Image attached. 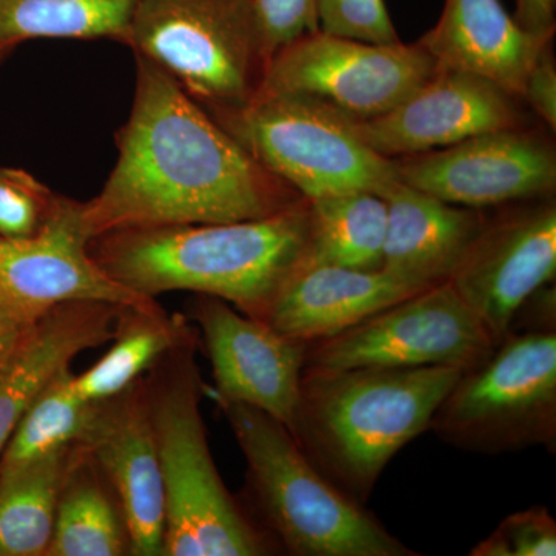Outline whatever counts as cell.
I'll return each instance as SVG.
<instances>
[{
  "label": "cell",
  "mask_w": 556,
  "mask_h": 556,
  "mask_svg": "<svg viewBox=\"0 0 556 556\" xmlns=\"http://www.w3.org/2000/svg\"><path fill=\"white\" fill-rule=\"evenodd\" d=\"M137 58L130 116L100 193L83 203L91 240L124 229L268 217L303 199L266 170L159 65Z\"/></svg>",
  "instance_id": "6da1fadb"
},
{
  "label": "cell",
  "mask_w": 556,
  "mask_h": 556,
  "mask_svg": "<svg viewBox=\"0 0 556 556\" xmlns=\"http://www.w3.org/2000/svg\"><path fill=\"white\" fill-rule=\"evenodd\" d=\"M308 200L268 217L104 233L90 254L108 276L142 298L189 291L225 300L265 321L285 283L305 266Z\"/></svg>",
  "instance_id": "7a4b0ae2"
},
{
  "label": "cell",
  "mask_w": 556,
  "mask_h": 556,
  "mask_svg": "<svg viewBox=\"0 0 556 556\" xmlns=\"http://www.w3.org/2000/svg\"><path fill=\"white\" fill-rule=\"evenodd\" d=\"M463 368L303 369L288 428L313 466L358 504H367L388 464L430 430Z\"/></svg>",
  "instance_id": "3957f363"
},
{
  "label": "cell",
  "mask_w": 556,
  "mask_h": 556,
  "mask_svg": "<svg viewBox=\"0 0 556 556\" xmlns=\"http://www.w3.org/2000/svg\"><path fill=\"white\" fill-rule=\"evenodd\" d=\"M195 331L144 376L166 497V556H258L274 541L230 495L208 448Z\"/></svg>",
  "instance_id": "277c9868"
},
{
  "label": "cell",
  "mask_w": 556,
  "mask_h": 556,
  "mask_svg": "<svg viewBox=\"0 0 556 556\" xmlns=\"http://www.w3.org/2000/svg\"><path fill=\"white\" fill-rule=\"evenodd\" d=\"M215 401L247 459L248 493L260 527L289 555H417L325 478L285 424L251 405Z\"/></svg>",
  "instance_id": "5b68a950"
},
{
  "label": "cell",
  "mask_w": 556,
  "mask_h": 556,
  "mask_svg": "<svg viewBox=\"0 0 556 556\" xmlns=\"http://www.w3.org/2000/svg\"><path fill=\"white\" fill-rule=\"evenodd\" d=\"M215 121L308 201L357 190L383 195L401 181L397 160L369 148L350 116L303 94L257 90Z\"/></svg>",
  "instance_id": "8992f818"
},
{
  "label": "cell",
  "mask_w": 556,
  "mask_h": 556,
  "mask_svg": "<svg viewBox=\"0 0 556 556\" xmlns=\"http://www.w3.org/2000/svg\"><path fill=\"white\" fill-rule=\"evenodd\" d=\"M430 430L464 452L556 450V329H511L492 353L463 369Z\"/></svg>",
  "instance_id": "52a82bcc"
},
{
  "label": "cell",
  "mask_w": 556,
  "mask_h": 556,
  "mask_svg": "<svg viewBox=\"0 0 556 556\" xmlns=\"http://www.w3.org/2000/svg\"><path fill=\"white\" fill-rule=\"evenodd\" d=\"M124 43L215 112L247 104L268 67L249 0H138Z\"/></svg>",
  "instance_id": "ba28073f"
},
{
  "label": "cell",
  "mask_w": 556,
  "mask_h": 556,
  "mask_svg": "<svg viewBox=\"0 0 556 556\" xmlns=\"http://www.w3.org/2000/svg\"><path fill=\"white\" fill-rule=\"evenodd\" d=\"M492 339L450 281L393 303L361 324L306 345L305 369L457 367L492 353Z\"/></svg>",
  "instance_id": "9c48e42d"
},
{
  "label": "cell",
  "mask_w": 556,
  "mask_h": 556,
  "mask_svg": "<svg viewBox=\"0 0 556 556\" xmlns=\"http://www.w3.org/2000/svg\"><path fill=\"white\" fill-rule=\"evenodd\" d=\"M437 72L419 42L371 43L318 30L277 51L258 90L303 94L362 121L397 108Z\"/></svg>",
  "instance_id": "30bf717a"
},
{
  "label": "cell",
  "mask_w": 556,
  "mask_h": 556,
  "mask_svg": "<svg viewBox=\"0 0 556 556\" xmlns=\"http://www.w3.org/2000/svg\"><path fill=\"white\" fill-rule=\"evenodd\" d=\"M556 274L554 201L486 218L450 283L497 345L526 300Z\"/></svg>",
  "instance_id": "8fae6325"
},
{
  "label": "cell",
  "mask_w": 556,
  "mask_h": 556,
  "mask_svg": "<svg viewBox=\"0 0 556 556\" xmlns=\"http://www.w3.org/2000/svg\"><path fill=\"white\" fill-rule=\"evenodd\" d=\"M397 163L402 182L456 206L543 199L556 186L554 148L518 127L486 131Z\"/></svg>",
  "instance_id": "7c38bea8"
},
{
  "label": "cell",
  "mask_w": 556,
  "mask_h": 556,
  "mask_svg": "<svg viewBox=\"0 0 556 556\" xmlns=\"http://www.w3.org/2000/svg\"><path fill=\"white\" fill-rule=\"evenodd\" d=\"M83 203L56 197L42 228L30 237L0 236V291L40 317L68 302L148 306L105 274L90 254Z\"/></svg>",
  "instance_id": "4fadbf2b"
},
{
  "label": "cell",
  "mask_w": 556,
  "mask_h": 556,
  "mask_svg": "<svg viewBox=\"0 0 556 556\" xmlns=\"http://www.w3.org/2000/svg\"><path fill=\"white\" fill-rule=\"evenodd\" d=\"M189 316L199 325L215 380L214 397L262 409L291 427L298 412L306 343L225 300L197 294Z\"/></svg>",
  "instance_id": "5bb4252c"
},
{
  "label": "cell",
  "mask_w": 556,
  "mask_h": 556,
  "mask_svg": "<svg viewBox=\"0 0 556 556\" xmlns=\"http://www.w3.org/2000/svg\"><path fill=\"white\" fill-rule=\"evenodd\" d=\"M514 94L493 80L438 68L404 102L371 119H353L361 138L380 155H419L486 131L515 129Z\"/></svg>",
  "instance_id": "9a60e30c"
},
{
  "label": "cell",
  "mask_w": 556,
  "mask_h": 556,
  "mask_svg": "<svg viewBox=\"0 0 556 556\" xmlns=\"http://www.w3.org/2000/svg\"><path fill=\"white\" fill-rule=\"evenodd\" d=\"M84 445L118 497L131 555H164L166 497L144 378L100 402Z\"/></svg>",
  "instance_id": "2e32d148"
},
{
  "label": "cell",
  "mask_w": 556,
  "mask_h": 556,
  "mask_svg": "<svg viewBox=\"0 0 556 556\" xmlns=\"http://www.w3.org/2000/svg\"><path fill=\"white\" fill-rule=\"evenodd\" d=\"M424 289L383 269L303 266L280 289L265 321L285 338L308 345Z\"/></svg>",
  "instance_id": "e0dca14e"
},
{
  "label": "cell",
  "mask_w": 556,
  "mask_h": 556,
  "mask_svg": "<svg viewBox=\"0 0 556 556\" xmlns=\"http://www.w3.org/2000/svg\"><path fill=\"white\" fill-rule=\"evenodd\" d=\"M380 197L388 214L382 269L419 288L448 281L485 226L479 208L450 204L402 181Z\"/></svg>",
  "instance_id": "ac0fdd59"
},
{
  "label": "cell",
  "mask_w": 556,
  "mask_h": 556,
  "mask_svg": "<svg viewBox=\"0 0 556 556\" xmlns=\"http://www.w3.org/2000/svg\"><path fill=\"white\" fill-rule=\"evenodd\" d=\"M124 308L105 302H68L39 318L27 342L0 368V457L47 383L80 353L115 338Z\"/></svg>",
  "instance_id": "d6986e66"
},
{
  "label": "cell",
  "mask_w": 556,
  "mask_h": 556,
  "mask_svg": "<svg viewBox=\"0 0 556 556\" xmlns=\"http://www.w3.org/2000/svg\"><path fill=\"white\" fill-rule=\"evenodd\" d=\"M417 42L438 68L475 73L521 97L530 68L552 40L522 30L501 0H445L438 24Z\"/></svg>",
  "instance_id": "ffe728a7"
},
{
  "label": "cell",
  "mask_w": 556,
  "mask_h": 556,
  "mask_svg": "<svg viewBox=\"0 0 556 556\" xmlns=\"http://www.w3.org/2000/svg\"><path fill=\"white\" fill-rule=\"evenodd\" d=\"M121 555H131V547L118 497L80 444L62 486L47 556Z\"/></svg>",
  "instance_id": "44dd1931"
},
{
  "label": "cell",
  "mask_w": 556,
  "mask_h": 556,
  "mask_svg": "<svg viewBox=\"0 0 556 556\" xmlns=\"http://www.w3.org/2000/svg\"><path fill=\"white\" fill-rule=\"evenodd\" d=\"M79 445L0 470V556H47L62 486Z\"/></svg>",
  "instance_id": "7402d4cb"
},
{
  "label": "cell",
  "mask_w": 556,
  "mask_h": 556,
  "mask_svg": "<svg viewBox=\"0 0 556 556\" xmlns=\"http://www.w3.org/2000/svg\"><path fill=\"white\" fill-rule=\"evenodd\" d=\"M192 332L185 317L167 314L156 302L126 306L121 311L113 346L93 367L73 376V388L90 402L118 396Z\"/></svg>",
  "instance_id": "603a6c76"
},
{
  "label": "cell",
  "mask_w": 556,
  "mask_h": 556,
  "mask_svg": "<svg viewBox=\"0 0 556 556\" xmlns=\"http://www.w3.org/2000/svg\"><path fill=\"white\" fill-rule=\"evenodd\" d=\"M311 239L305 266L382 269L387 203L378 193H338L311 200Z\"/></svg>",
  "instance_id": "cb8c5ba5"
},
{
  "label": "cell",
  "mask_w": 556,
  "mask_h": 556,
  "mask_svg": "<svg viewBox=\"0 0 556 556\" xmlns=\"http://www.w3.org/2000/svg\"><path fill=\"white\" fill-rule=\"evenodd\" d=\"M138 0H0V46L24 40L110 38L124 42Z\"/></svg>",
  "instance_id": "d4e9b609"
},
{
  "label": "cell",
  "mask_w": 556,
  "mask_h": 556,
  "mask_svg": "<svg viewBox=\"0 0 556 556\" xmlns=\"http://www.w3.org/2000/svg\"><path fill=\"white\" fill-rule=\"evenodd\" d=\"M73 372L62 368L22 417L0 457V470L84 444L97 420L100 402L86 401L73 388Z\"/></svg>",
  "instance_id": "484cf974"
},
{
  "label": "cell",
  "mask_w": 556,
  "mask_h": 556,
  "mask_svg": "<svg viewBox=\"0 0 556 556\" xmlns=\"http://www.w3.org/2000/svg\"><path fill=\"white\" fill-rule=\"evenodd\" d=\"M56 197L28 172L0 167V236L30 237L38 232Z\"/></svg>",
  "instance_id": "4316f807"
},
{
  "label": "cell",
  "mask_w": 556,
  "mask_h": 556,
  "mask_svg": "<svg viewBox=\"0 0 556 556\" xmlns=\"http://www.w3.org/2000/svg\"><path fill=\"white\" fill-rule=\"evenodd\" d=\"M471 556H555L556 521L543 506L515 511L471 548Z\"/></svg>",
  "instance_id": "83f0119b"
},
{
  "label": "cell",
  "mask_w": 556,
  "mask_h": 556,
  "mask_svg": "<svg viewBox=\"0 0 556 556\" xmlns=\"http://www.w3.org/2000/svg\"><path fill=\"white\" fill-rule=\"evenodd\" d=\"M318 25L329 35L371 43H396L386 0H317Z\"/></svg>",
  "instance_id": "f1b7e54d"
},
{
  "label": "cell",
  "mask_w": 556,
  "mask_h": 556,
  "mask_svg": "<svg viewBox=\"0 0 556 556\" xmlns=\"http://www.w3.org/2000/svg\"><path fill=\"white\" fill-rule=\"evenodd\" d=\"M268 62L277 51L320 30L317 0H249Z\"/></svg>",
  "instance_id": "f546056e"
},
{
  "label": "cell",
  "mask_w": 556,
  "mask_h": 556,
  "mask_svg": "<svg viewBox=\"0 0 556 556\" xmlns=\"http://www.w3.org/2000/svg\"><path fill=\"white\" fill-rule=\"evenodd\" d=\"M548 42L527 75L521 98H525L544 123L556 129V64Z\"/></svg>",
  "instance_id": "4dcf8cb0"
},
{
  "label": "cell",
  "mask_w": 556,
  "mask_h": 556,
  "mask_svg": "<svg viewBox=\"0 0 556 556\" xmlns=\"http://www.w3.org/2000/svg\"><path fill=\"white\" fill-rule=\"evenodd\" d=\"M40 317L33 316L0 291V368L27 342Z\"/></svg>",
  "instance_id": "1f68e13d"
},
{
  "label": "cell",
  "mask_w": 556,
  "mask_h": 556,
  "mask_svg": "<svg viewBox=\"0 0 556 556\" xmlns=\"http://www.w3.org/2000/svg\"><path fill=\"white\" fill-rule=\"evenodd\" d=\"M514 20L533 38L552 40L556 27V0H515Z\"/></svg>",
  "instance_id": "d6a6232c"
},
{
  "label": "cell",
  "mask_w": 556,
  "mask_h": 556,
  "mask_svg": "<svg viewBox=\"0 0 556 556\" xmlns=\"http://www.w3.org/2000/svg\"><path fill=\"white\" fill-rule=\"evenodd\" d=\"M11 49H7V47L0 46V62H2L3 58L9 54Z\"/></svg>",
  "instance_id": "836d02e7"
}]
</instances>
